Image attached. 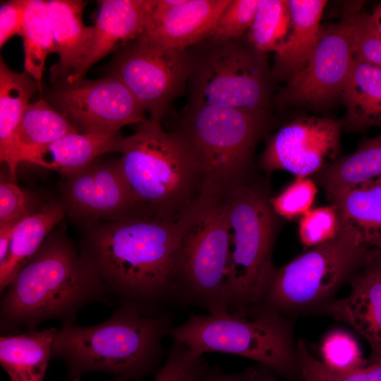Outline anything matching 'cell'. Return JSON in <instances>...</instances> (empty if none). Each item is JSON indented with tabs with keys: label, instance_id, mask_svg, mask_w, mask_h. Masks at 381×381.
Listing matches in <instances>:
<instances>
[{
	"label": "cell",
	"instance_id": "obj_1",
	"mask_svg": "<svg viewBox=\"0 0 381 381\" xmlns=\"http://www.w3.org/2000/svg\"><path fill=\"white\" fill-rule=\"evenodd\" d=\"M79 252L112 304L175 301L181 231L177 221L138 215L83 226Z\"/></svg>",
	"mask_w": 381,
	"mask_h": 381
},
{
	"label": "cell",
	"instance_id": "obj_2",
	"mask_svg": "<svg viewBox=\"0 0 381 381\" xmlns=\"http://www.w3.org/2000/svg\"><path fill=\"white\" fill-rule=\"evenodd\" d=\"M0 328L4 334L36 330L55 319L74 324L91 303H112L100 280L64 231H52L1 294Z\"/></svg>",
	"mask_w": 381,
	"mask_h": 381
},
{
	"label": "cell",
	"instance_id": "obj_3",
	"mask_svg": "<svg viewBox=\"0 0 381 381\" xmlns=\"http://www.w3.org/2000/svg\"><path fill=\"white\" fill-rule=\"evenodd\" d=\"M171 320L164 306L123 304L99 324L62 325L54 340L52 358L65 363L70 381L90 372L139 380L158 365Z\"/></svg>",
	"mask_w": 381,
	"mask_h": 381
},
{
	"label": "cell",
	"instance_id": "obj_4",
	"mask_svg": "<svg viewBox=\"0 0 381 381\" xmlns=\"http://www.w3.org/2000/svg\"><path fill=\"white\" fill-rule=\"evenodd\" d=\"M119 152L135 215L177 221L200 196L204 174L179 131H166L160 122L147 119L124 137Z\"/></svg>",
	"mask_w": 381,
	"mask_h": 381
},
{
	"label": "cell",
	"instance_id": "obj_5",
	"mask_svg": "<svg viewBox=\"0 0 381 381\" xmlns=\"http://www.w3.org/2000/svg\"><path fill=\"white\" fill-rule=\"evenodd\" d=\"M267 181L253 175L226 193L230 226L226 277L229 313L257 309L276 269L272 252L281 218L274 212Z\"/></svg>",
	"mask_w": 381,
	"mask_h": 381
},
{
	"label": "cell",
	"instance_id": "obj_6",
	"mask_svg": "<svg viewBox=\"0 0 381 381\" xmlns=\"http://www.w3.org/2000/svg\"><path fill=\"white\" fill-rule=\"evenodd\" d=\"M226 193L204 186L198 199L178 219L181 238L175 301L198 306L212 315L229 313L230 226Z\"/></svg>",
	"mask_w": 381,
	"mask_h": 381
},
{
	"label": "cell",
	"instance_id": "obj_7",
	"mask_svg": "<svg viewBox=\"0 0 381 381\" xmlns=\"http://www.w3.org/2000/svg\"><path fill=\"white\" fill-rule=\"evenodd\" d=\"M270 123L269 110L186 104L177 131L200 162L204 186L227 192L253 175L254 152Z\"/></svg>",
	"mask_w": 381,
	"mask_h": 381
},
{
	"label": "cell",
	"instance_id": "obj_8",
	"mask_svg": "<svg viewBox=\"0 0 381 381\" xmlns=\"http://www.w3.org/2000/svg\"><path fill=\"white\" fill-rule=\"evenodd\" d=\"M168 336L195 354L236 355L283 376L298 368L296 344L287 315L267 308H257L248 316L192 313L184 323L172 327Z\"/></svg>",
	"mask_w": 381,
	"mask_h": 381
},
{
	"label": "cell",
	"instance_id": "obj_9",
	"mask_svg": "<svg viewBox=\"0 0 381 381\" xmlns=\"http://www.w3.org/2000/svg\"><path fill=\"white\" fill-rule=\"evenodd\" d=\"M187 52V104L269 110L273 78L267 54L241 39H207Z\"/></svg>",
	"mask_w": 381,
	"mask_h": 381
},
{
	"label": "cell",
	"instance_id": "obj_10",
	"mask_svg": "<svg viewBox=\"0 0 381 381\" xmlns=\"http://www.w3.org/2000/svg\"><path fill=\"white\" fill-rule=\"evenodd\" d=\"M368 250L338 227L329 241L275 269L258 308L287 315L320 310L364 265Z\"/></svg>",
	"mask_w": 381,
	"mask_h": 381
},
{
	"label": "cell",
	"instance_id": "obj_11",
	"mask_svg": "<svg viewBox=\"0 0 381 381\" xmlns=\"http://www.w3.org/2000/svg\"><path fill=\"white\" fill-rule=\"evenodd\" d=\"M107 72L125 85L150 119L161 122L187 86L188 54L139 37L118 50Z\"/></svg>",
	"mask_w": 381,
	"mask_h": 381
},
{
	"label": "cell",
	"instance_id": "obj_12",
	"mask_svg": "<svg viewBox=\"0 0 381 381\" xmlns=\"http://www.w3.org/2000/svg\"><path fill=\"white\" fill-rule=\"evenodd\" d=\"M360 8V3L352 4L338 23L322 27L307 66L276 97L279 108L289 105L321 108L341 95L354 61L353 20Z\"/></svg>",
	"mask_w": 381,
	"mask_h": 381
},
{
	"label": "cell",
	"instance_id": "obj_13",
	"mask_svg": "<svg viewBox=\"0 0 381 381\" xmlns=\"http://www.w3.org/2000/svg\"><path fill=\"white\" fill-rule=\"evenodd\" d=\"M44 98L82 133L117 132L147 119L143 107L113 75L73 83L60 80L44 92Z\"/></svg>",
	"mask_w": 381,
	"mask_h": 381
},
{
	"label": "cell",
	"instance_id": "obj_14",
	"mask_svg": "<svg viewBox=\"0 0 381 381\" xmlns=\"http://www.w3.org/2000/svg\"><path fill=\"white\" fill-rule=\"evenodd\" d=\"M344 120L302 116L270 135L259 161L267 174L284 170L296 177L315 175L339 158Z\"/></svg>",
	"mask_w": 381,
	"mask_h": 381
},
{
	"label": "cell",
	"instance_id": "obj_15",
	"mask_svg": "<svg viewBox=\"0 0 381 381\" xmlns=\"http://www.w3.org/2000/svg\"><path fill=\"white\" fill-rule=\"evenodd\" d=\"M60 203L70 219L83 226L135 215L133 194L119 160L97 158L66 176Z\"/></svg>",
	"mask_w": 381,
	"mask_h": 381
},
{
	"label": "cell",
	"instance_id": "obj_16",
	"mask_svg": "<svg viewBox=\"0 0 381 381\" xmlns=\"http://www.w3.org/2000/svg\"><path fill=\"white\" fill-rule=\"evenodd\" d=\"M231 0H157L140 37L187 50L207 40Z\"/></svg>",
	"mask_w": 381,
	"mask_h": 381
},
{
	"label": "cell",
	"instance_id": "obj_17",
	"mask_svg": "<svg viewBox=\"0 0 381 381\" xmlns=\"http://www.w3.org/2000/svg\"><path fill=\"white\" fill-rule=\"evenodd\" d=\"M157 0H102L90 51L80 68L64 80L84 79L88 69L109 54L142 35Z\"/></svg>",
	"mask_w": 381,
	"mask_h": 381
},
{
	"label": "cell",
	"instance_id": "obj_18",
	"mask_svg": "<svg viewBox=\"0 0 381 381\" xmlns=\"http://www.w3.org/2000/svg\"><path fill=\"white\" fill-rule=\"evenodd\" d=\"M349 282V295L333 298L319 310L364 338L371 349V360L381 358V276L364 264Z\"/></svg>",
	"mask_w": 381,
	"mask_h": 381
},
{
	"label": "cell",
	"instance_id": "obj_19",
	"mask_svg": "<svg viewBox=\"0 0 381 381\" xmlns=\"http://www.w3.org/2000/svg\"><path fill=\"white\" fill-rule=\"evenodd\" d=\"M59 61L50 68V80H64L81 66L90 51L95 28L82 18V0L46 1Z\"/></svg>",
	"mask_w": 381,
	"mask_h": 381
},
{
	"label": "cell",
	"instance_id": "obj_20",
	"mask_svg": "<svg viewBox=\"0 0 381 381\" xmlns=\"http://www.w3.org/2000/svg\"><path fill=\"white\" fill-rule=\"evenodd\" d=\"M291 27L286 38L274 52L273 79L287 82L309 62L321 36L325 0H289Z\"/></svg>",
	"mask_w": 381,
	"mask_h": 381
},
{
	"label": "cell",
	"instance_id": "obj_21",
	"mask_svg": "<svg viewBox=\"0 0 381 381\" xmlns=\"http://www.w3.org/2000/svg\"><path fill=\"white\" fill-rule=\"evenodd\" d=\"M42 85L27 72L17 73L10 69L3 59L0 60V160L6 163L10 180L15 182L19 164L16 135L28 106L29 100Z\"/></svg>",
	"mask_w": 381,
	"mask_h": 381
},
{
	"label": "cell",
	"instance_id": "obj_22",
	"mask_svg": "<svg viewBox=\"0 0 381 381\" xmlns=\"http://www.w3.org/2000/svg\"><path fill=\"white\" fill-rule=\"evenodd\" d=\"M124 137L119 131L106 133H70L28 155V162L66 176L99 156L120 152Z\"/></svg>",
	"mask_w": 381,
	"mask_h": 381
},
{
	"label": "cell",
	"instance_id": "obj_23",
	"mask_svg": "<svg viewBox=\"0 0 381 381\" xmlns=\"http://www.w3.org/2000/svg\"><path fill=\"white\" fill-rule=\"evenodd\" d=\"M336 206L339 228L367 250L381 249V182L377 179L327 198Z\"/></svg>",
	"mask_w": 381,
	"mask_h": 381
},
{
	"label": "cell",
	"instance_id": "obj_24",
	"mask_svg": "<svg viewBox=\"0 0 381 381\" xmlns=\"http://www.w3.org/2000/svg\"><path fill=\"white\" fill-rule=\"evenodd\" d=\"M56 332L52 327L1 336L0 363L11 381H44Z\"/></svg>",
	"mask_w": 381,
	"mask_h": 381
},
{
	"label": "cell",
	"instance_id": "obj_25",
	"mask_svg": "<svg viewBox=\"0 0 381 381\" xmlns=\"http://www.w3.org/2000/svg\"><path fill=\"white\" fill-rule=\"evenodd\" d=\"M66 215L60 202H51L17 224L12 234L8 255L0 263L1 294Z\"/></svg>",
	"mask_w": 381,
	"mask_h": 381
},
{
	"label": "cell",
	"instance_id": "obj_26",
	"mask_svg": "<svg viewBox=\"0 0 381 381\" xmlns=\"http://www.w3.org/2000/svg\"><path fill=\"white\" fill-rule=\"evenodd\" d=\"M341 97L346 109L344 128L362 131L381 127V68L353 61Z\"/></svg>",
	"mask_w": 381,
	"mask_h": 381
},
{
	"label": "cell",
	"instance_id": "obj_27",
	"mask_svg": "<svg viewBox=\"0 0 381 381\" xmlns=\"http://www.w3.org/2000/svg\"><path fill=\"white\" fill-rule=\"evenodd\" d=\"M314 176L327 198L378 179L381 176V133Z\"/></svg>",
	"mask_w": 381,
	"mask_h": 381
},
{
	"label": "cell",
	"instance_id": "obj_28",
	"mask_svg": "<svg viewBox=\"0 0 381 381\" xmlns=\"http://www.w3.org/2000/svg\"><path fill=\"white\" fill-rule=\"evenodd\" d=\"M78 129L47 100L30 103L20 121L17 135L18 161Z\"/></svg>",
	"mask_w": 381,
	"mask_h": 381
},
{
	"label": "cell",
	"instance_id": "obj_29",
	"mask_svg": "<svg viewBox=\"0 0 381 381\" xmlns=\"http://www.w3.org/2000/svg\"><path fill=\"white\" fill-rule=\"evenodd\" d=\"M20 36L25 71L42 84L47 57L56 53L46 1L28 0Z\"/></svg>",
	"mask_w": 381,
	"mask_h": 381
},
{
	"label": "cell",
	"instance_id": "obj_30",
	"mask_svg": "<svg viewBox=\"0 0 381 381\" xmlns=\"http://www.w3.org/2000/svg\"><path fill=\"white\" fill-rule=\"evenodd\" d=\"M291 27L289 0H260L246 41L262 53L275 52Z\"/></svg>",
	"mask_w": 381,
	"mask_h": 381
},
{
	"label": "cell",
	"instance_id": "obj_31",
	"mask_svg": "<svg viewBox=\"0 0 381 381\" xmlns=\"http://www.w3.org/2000/svg\"><path fill=\"white\" fill-rule=\"evenodd\" d=\"M320 351L322 362L329 369L351 372L365 367L368 361L363 357L358 342L346 330L335 329L322 338Z\"/></svg>",
	"mask_w": 381,
	"mask_h": 381
},
{
	"label": "cell",
	"instance_id": "obj_32",
	"mask_svg": "<svg viewBox=\"0 0 381 381\" xmlns=\"http://www.w3.org/2000/svg\"><path fill=\"white\" fill-rule=\"evenodd\" d=\"M298 368L303 381H381V358L372 359L357 370L346 373L334 371L313 357L304 341L296 344Z\"/></svg>",
	"mask_w": 381,
	"mask_h": 381
},
{
	"label": "cell",
	"instance_id": "obj_33",
	"mask_svg": "<svg viewBox=\"0 0 381 381\" xmlns=\"http://www.w3.org/2000/svg\"><path fill=\"white\" fill-rule=\"evenodd\" d=\"M209 367L203 356L174 340L154 381H198Z\"/></svg>",
	"mask_w": 381,
	"mask_h": 381
},
{
	"label": "cell",
	"instance_id": "obj_34",
	"mask_svg": "<svg viewBox=\"0 0 381 381\" xmlns=\"http://www.w3.org/2000/svg\"><path fill=\"white\" fill-rule=\"evenodd\" d=\"M318 193L315 182L310 177H296L282 191L272 196L270 202L281 219H291L308 212Z\"/></svg>",
	"mask_w": 381,
	"mask_h": 381
},
{
	"label": "cell",
	"instance_id": "obj_35",
	"mask_svg": "<svg viewBox=\"0 0 381 381\" xmlns=\"http://www.w3.org/2000/svg\"><path fill=\"white\" fill-rule=\"evenodd\" d=\"M260 1V0H231L220 14L207 39H241L250 28Z\"/></svg>",
	"mask_w": 381,
	"mask_h": 381
},
{
	"label": "cell",
	"instance_id": "obj_36",
	"mask_svg": "<svg viewBox=\"0 0 381 381\" xmlns=\"http://www.w3.org/2000/svg\"><path fill=\"white\" fill-rule=\"evenodd\" d=\"M338 227V213L334 205L310 209L299 219V239L304 248L309 249L334 238Z\"/></svg>",
	"mask_w": 381,
	"mask_h": 381
},
{
	"label": "cell",
	"instance_id": "obj_37",
	"mask_svg": "<svg viewBox=\"0 0 381 381\" xmlns=\"http://www.w3.org/2000/svg\"><path fill=\"white\" fill-rule=\"evenodd\" d=\"M354 60L381 68V34L370 15L358 11L354 16Z\"/></svg>",
	"mask_w": 381,
	"mask_h": 381
},
{
	"label": "cell",
	"instance_id": "obj_38",
	"mask_svg": "<svg viewBox=\"0 0 381 381\" xmlns=\"http://www.w3.org/2000/svg\"><path fill=\"white\" fill-rule=\"evenodd\" d=\"M30 195L13 181H2L0 183V226L18 224L34 212Z\"/></svg>",
	"mask_w": 381,
	"mask_h": 381
},
{
	"label": "cell",
	"instance_id": "obj_39",
	"mask_svg": "<svg viewBox=\"0 0 381 381\" xmlns=\"http://www.w3.org/2000/svg\"><path fill=\"white\" fill-rule=\"evenodd\" d=\"M28 0L2 1L0 6V47L13 36L21 35Z\"/></svg>",
	"mask_w": 381,
	"mask_h": 381
},
{
	"label": "cell",
	"instance_id": "obj_40",
	"mask_svg": "<svg viewBox=\"0 0 381 381\" xmlns=\"http://www.w3.org/2000/svg\"><path fill=\"white\" fill-rule=\"evenodd\" d=\"M257 368H249L238 373H227L219 367H209L198 381H255Z\"/></svg>",
	"mask_w": 381,
	"mask_h": 381
},
{
	"label": "cell",
	"instance_id": "obj_41",
	"mask_svg": "<svg viewBox=\"0 0 381 381\" xmlns=\"http://www.w3.org/2000/svg\"><path fill=\"white\" fill-rule=\"evenodd\" d=\"M19 223V222H18ZM17 224H8L0 226V263L6 258L12 234Z\"/></svg>",
	"mask_w": 381,
	"mask_h": 381
},
{
	"label": "cell",
	"instance_id": "obj_42",
	"mask_svg": "<svg viewBox=\"0 0 381 381\" xmlns=\"http://www.w3.org/2000/svg\"><path fill=\"white\" fill-rule=\"evenodd\" d=\"M364 264L373 268L381 276V249L368 251Z\"/></svg>",
	"mask_w": 381,
	"mask_h": 381
},
{
	"label": "cell",
	"instance_id": "obj_43",
	"mask_svg": "<svg viewBox=\"0 0 381 381\" xmlns=\"http://www.w3.org/2000/svg\"><path fill=\"white\" fill-rule=\"evenodd\" d=\"M255 381H279V380H277L272 374H270L269 370L262 367V368H257Z\"/></svg>",
	"mask_w": 381,
	"mask_h": 381
},
{
	"label": "cell",
	"instance_id": "obj_44",
	"mask_svg": "<svg viewBox=\"0 0 381 381\" xmlns=\"http://www.w3.org/2000/svg\"><path fill=\"white\" fill-rule=\"evenodd\" d=\"M370 17L376 28L381 34V4L375 8L373 13L370 14Z\"/></svg>",
	"mask_w": 381,
	"mask_h": 381
},
{
	"label": "cell",
	"instance_id": "obj_45",
	"mask_svg": "<svg viewBox=\"0 0 381 381\" xmlns=\"http://www.w3.org/2000/svg\"><path fill=\"white\" fill-rule=\"evenodd\" d=\"M109 381H128V380L124 378V377H118L115 379H114L113 380H109Z\"/></svg>",
	"mask_w": 381,
	"mask_h": 381
},
{
	"label": "cell",
	"instance_id": "obj_46",
	"mask_svg": "<svg viewBox=\"0 0 381 381\" xmlns=\"http://www.w3.org/2000/svg\"><path fill=\"white\" fill-rule=\"evenodd\" d=\"M380 182H381V176H380L378 179H377Z\"/></svg>",
	"mask_w": 381,
	"mask_h": 381
},
{
	"label": "cell",
	"instance_id": "obj_47",
	"mask_svg": "<svg viewBox=\"0 0 381 381\" xmlns=\"http://www.w3.org/2000/svg\"><path fill=\"white\" fill-rule=\"evenodd\" d=\"M72 381H79V379H75V380H73Z\"/></svg>",
	"mask_w": 381,
	"mask_h": 381
}]
</instances>
